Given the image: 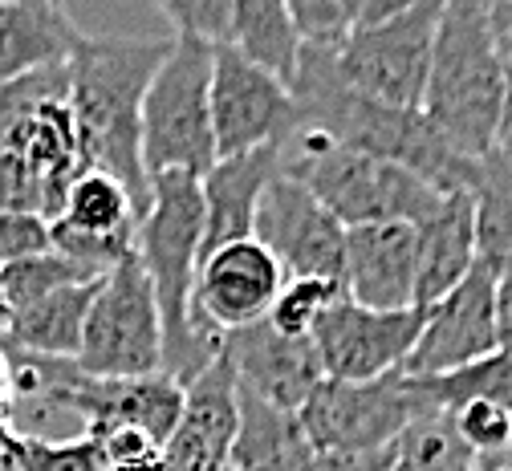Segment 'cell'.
Returning <instances> with one entry per match:
<instances>
[{"label":"cell","mask_w":512,"mask_h":471,"mask_svg":"<svg viewBox=\"0 0 512 471\" xmlns=\"http://www.w3.org/2000/svg\"><path fill=\"white\" fill-rule=\"evenodd\" d=\"M342 289L366 309H415V224L346 228Z\"/></svg>","instance_id":"17"},{"label":"cell","mask_w":512,"mask_h":471,"mask_svg":"<svg viewBox=\"0 0 512 471\" xmlns=\"http://www.w3.org/2000/svg\"><path fill=\"white\" fill-rule=\"evenodd\" d=\"M17 427H13V390H9V370L5 358H0V451H13L17 443Z\"/></svg>","instance_id":"38"},{"label":"cell","mask_w":512,"mask_h":471,"mask_svg":"<svg viewBox=\"0 0 512 471\" xmlns=\"http://www.w3.org/2000/svg\"><path fill=\"white\" fill-rule=\"evenodd\" d=\"M476 195V260L500 277L512 268V167L500 155H484L472 179Z\"/></svg>","instance_id":"24"},{"label":"cell","mask_w":512,"mask_h":471,"mask_svg":"<svg viewBox=\"0 0 512 471\" xmlns=\"http://www.w3.org/2000/svg\"><path fill=\"white\" fill-rule=\"evenodd\" d=\"M74 362L94 378L163 374V321L139 256H126L98 281Z\"/></svg>","instance_id":"7"},{"label":"cell","mask_w":512,"mask_h":471,"mask_svg":"<svg viewBox=\"0 0 512 471\" xmlns=\"http://www.w3.org/2000/svg\"><path fill=\"white\" fill-rule=\"evenodd\" d=\"M49 248H53L49 220L21 216V212H0V268L17 264V260H29V256H41Z\"/></svg>","instance_id":"33"},{"label":"cell","mask_w":512,"mask_h":471,"mask_svg":"<svg viewBox=\"0 0 512 471\" xmlns=\"http://www.w3.org/2000/svg\"><path fill=\"white\" fill-rule=\"evenodd\" d=\"M346 289L338 281H322V277H285L273 309H269V325L289 333V338H309L317 329V321L326 317V309L342 297Z\"/></svg>","instance_id":"28"},{"label":"cell","mask_w":512,"mask_h":471,"mask_svg":"<svg viewBox=\"0 0 512 471\" xmlns=\"http://www.w3.org/2000/svg\"><path fill=\"white\" fill-rule=\"evenodd\" d=\"M86 281H98L90 268H82L78 260L61 256V252H41V256H29V260H17V264H5L0 268V301L9 309H25L57 289H70V285H86Z\"/></svg>","instance_id":"27"},{"label":"cell","mask_w":512,"mask_h":471,"mask_svg":"<svg viewBox=\"0 0 512 471\" xmlns=\"http://www.w3.org/2000/svg\"><path fill=\"white\" fill-rule=\"evenodd\" d=\"M82 37L86 33L66 13V0H9V5H0V86L70 61Z\"/></svg>","instance_id":"19"},{"label":"cell","mask_w":512,"mask_h":471,"mask_svg":"<svg viewBox=\"0 0 512 471\" xmlns=\"http://www.w3.org/2000/svg\"><path fill=\"white\" fill-rule=\"evenodd\" d=\"M285 5H289V17H293L301 41L338 45L346 37V21H342L338 0H285Z\"/></svg>","instance_id":"34"},{"label":"cell","mask_w":512,"mask_h":471,"mask_svg":"<svg viewBox=\"0 0 512 471\" xmlns=\"http://www.w3.org/2000/svg\"><path fill=\"white\" fill-rule=\"evenodd\" d=\"M391 447L358 451V455H317L309 471H391Z\"/></svg>","instance_id":"36"},{"label":"cell","mask_w":512,"mask_h":471,"mask_svg":"<svg viewBox=\"0 0 512 471\" xmlns=\"http://www.w3.org/2000/svg\"><path fill=\"white\" fill-rule=\"evenodd\" d=\"M496 333H500V350L512 354V268L496 277Z\"/></svg>","instance_id":"37"},{"label":"cell","mask_w":512,"mask_h":471,"mask_svg":"<svg viewBox=\"0 0 512 471\" xmlns=\"http://www.w3.org/2000/svg\"><path fill=\"white\" fill-rule=\"evenodd\" d=\"M289 90L297 98L305 130H322L326 139H334L350 151L399 163V167L415 171L419 179H427L443 195L447 191H472L480 159H464L460 151L447 147L439 139V130L423 118V110L382 106V102L358 94L338 74L334 45L301 41Z\"/></svg>","instance_id":"1"},{"label":"cell","mask_w":512,"mask_h":471,"mask_svg":"<svg viewBox=\"0 0 512 471\" xmlns=\"http://www.w3.org/2000/svg\"><path fill=\"white\" fill-rule=\"evenodd\" d=\"M415 5H423V0H338L346 29H358V25H374V21L399 17V13L415 9Z\"/></svg>","instance_id":"35"},{"label":"cell","mask_w":512,"mask_h":471,"mask_svg":"<svg viewBox=\"0 0 512 471\" xmlns=\"http://www.w3.org/2000/svg\"><path fill=\"white\" fill-rule=\"evenodd\" d=\"M98 281L57 289V293L25 305V309H13V329H9V346L5 350L41 354V358H78L82 325H86V313H90Z\"/></svg>","instance_id":"22"},{"label":"cell","mask_w":512,"mask_h":471,"mask_svg":"<svg viewBox=\"0 0 512 471\" xmlns=\"http://www.w3.org/2000/svg\"><path fill=\"white\" fill-rule=\"evenodd\" d=\"M500 350L496 333V277L476 260L472 273L435 305L423 309L419 342L403 366L407 378H431L480 362Z\"/></svg>","instance_id":"14"},{"label":"cell","mask_w":512,"mask_h":471,"mask_svg":"<svg viewBox=\"0 0 512 471\" xmlns=\"http://www.w3.org/2000/svg\"><path fill=\"white\" fill-rule=\"evenodd\" d=\"M492 37H496V49L512 74V5L508 0H492Z\"/></svg>","instance_id":"39"},{"label":"cell","mask_w":512,"mask_h":471,"mask_svg":"<svg viewBox=\"0 0 512 471\" xmlns=\"http://www.w3.org/2000/svg\"><path fill=\"white\" fill-rule=\"evenodd\" d=\"M212 45L196 37H171V49L155 70L143 114H139V147L147 175L183 171L204 179L216 163L212 139Z\"/></svg>","instance_id":"6"},{"label":"cell","mask_w":512,"mask_h":471,"mask_svg":"<svg viewBox=\"0 0 512 471\" xmlns=\"http://www.w3.org/2000/svg\"><path fill=\"white\" fill-rule=\"evenodd\" d=\"M13 459L21 471H106L102 443L90 435L78 439H41V435H17Z\"/></svg>","instance_id":"30"},{"label":"cell","mask_w":512,"mask_h":471,"mask_svg":"<svg viewBox=\"0 0 512 471\" xmlns=\"http://www.w3.org/2000/svg\"><path fill=\"white\" fill-rule=\"evenodd\" d=\"M281 171V147H261L248 155L216 159L212 171L200 179L204 191V256L220 244L248 240L256 204L269 179Z\"/></svg>","instance_id":"20"},{"label":"cell","mask_w":512,"mask_h":471,"mask_svg":"<svg viewBox=\"0 0 512 471\" xmlns=\"http://www.w3.org/2000/svg\"><path fill=\"white\" fill-rule=\"evenodd\" d=\"M236 423H240V386L224 354H216L208 370H200L183 386L179 419L159 447L163 471H228Z\"/></svg>","instance_id":"16"},{"label":"cell","mask_w":512,"mask_h":471,"mask_svg":"<svg viewBox=\"0 0 512 471\" xmlns=\"http://www.w3.org/2000/svg\"><path fill=\"white\" fill-rule=\"evenodd\" d=\"M66 195L49 187L21 155L0 151V212H21V216H41L57 220Z\"/></svg>","instance_id":"31"},{"label":"cell","mask_w":512,"mask_h":471,"mask_svg":"<svg viewBox=\"0 0 512 471\" xmlns=\"http://www.w3.org/2000/svg\"><path fill=\"white\" fill-rule=\"evenodd\" d=\"M151 5L171 21L175 37H196L208 45L228 41L232 0H151Z\"/></svg>","instance_id":"32"},{"label":"cell","mask_w":512,"mask_h":471,"mask_svg":"<svg viewBox=\"0 0 512 471\" xmlns=\"http://www.w3.org/2000/svg\"><path fill=\"white\" fill-rule=\"evenodd\" d=\"M0 5H9V0H0Z\"/></svg>","instance_id":"44"},{"label":"cell","mask_w":512,"mask_h":471,"mask_svg":"<svg viewBox=\"0 0 512 471\" xmlns=\"http://www.w3.org/2000/svg\"><path fill=\"white\" fill-rule=\"evenodd\" d=\"M504 90L508 65L492 37V0H443L431 41L423 118L452 151L484 159L492 155Z\"/></svg>","instance_id":"4"},{"label":"cell","mask_w":512,"mask_h":471,"mask_svg":"<svg viewBox=\"0 0 512 471\" xmlns=\"http://www.w3.org/2000/svg\"><path fill=\"white\" fill-rule=\"evenodd\" d=\"M476 268V195L447 191L415 224V309L435 305Z\"/></svg>","instance_id":"18"},{"label":"cell","mask_w":512,"mask_h":471,"mask_svg":"<svg viewBox=\"0 0 512 471\" xmlns=\"http://www.w3.org/2000/svg\"><path fill=\"white\" fill-rule=\"evenodd\" d=\"M0 471H21L17 459H13V451H0Z\"/></svg>","instance_id":"42"},{"label":"cell","mask_w":512,"mask_h":471,"mask_svg":"<svg viewBox=\"0 0 512 471\" xmlns=\"http://www.w3.org/2000/svg\"><path fill=\"white\" fill-rule=\"evenodd\" d=\"M110 471H163V463H159V459H151V463H135V467H110Z\"/></svg>","instance_id":"41"},{"label":"cell","mask_w":512,"mask_h":471,"mask_svg":"<svg viewBox=\"0 0 512 471\" xmlns=\"http://www.w3.org/2000/svg\"><path fill=\"white\" fill-rule=\"evenodd\" d=\"M317 459L297 411L240 390V423L228 455V471H309Z\"/></svg>","instance_id":"21"},{"label":"cell","mask_w":512,"mask_h":471,"mask_svg":"<svg viewBox=\"0 0 512 471\" xmlns=\"http://www.w3.org/2000/svg\"><path fill=\"white\" fill-rule=\"evenodd\" d=\"M391 471H476L472 451L456 435L452 411L427 407L407 423L391 447Z\"/></svg>","instance_id":"25"},{"label":"cell","mask_w":512,"mask_h":471,"mask_svg":"<svg viewBox=\"0 0 512 471\" xmlns=\"http://www.w3.org/2000/svg\"><path fill=\"white\" fill-rule=\"evenodd\" d=\"M135 256L151 277L163 321V378L187 386L220 354V338L191 313L196 268L204 260V191L196 175H151V199L135 228Z\"/></svg>","instance_id":"3"},{"label":"cell","mask_w":512,"mask_h":471,"mask_svg":"<svg viewBox=\"0 0 512 471\" xmlns=\"http://www.w3.org/2000/svg\"><path fill=\"white\" fill-rule=\"evenodd\" d=\"M228 45L240 49L248 61L265 65L281 82H293L301 33L289 17L285 0H232V25Z\"/></svg>","instance_id":"23"},{"label":"cell","mask_w":512,"mask_h":471,"mask_svg":"<svg viewBox=\"0 0 512 471\" xmlns=\"http://www.w3.org/2000/svg\"><path fill=\"white\" fill-rule=\"evenodd\" d=\"M220 354L232 366L240 390L256 394L261 402H273L281 411H301L313 398V390L326 382L313 342L273 329L269 317L224 333Z\"/></svg>","instance_id":"15"},{"label":"cell","mask_w":512,"mask_h":471,"mask_svg":"<svg viewBox=\"0 0 512 471\" xmlns=\"http://www.w3.org/2000/svg\"><path fill=\"white\" fill-rule=\"evenodd\" d=\"M407 382L423 402L443 407V411L480 398V402H496V407H504L512 415V354H504V350H496L480 362H468L460 370L431 374V378H407Z\"/></svg>","instance_id":"26"},{"label":"cell","mask_w":512,"mask_h":471,"mask_svg":"<svg viewBox=\"0 0 512 471\" xmlns=\"http://www.w3.org/2000/svg\"><path fill=\"white\" fill-rule=\"evenodd\" d=\"M281 175L313 191L342 228L423 224L443 199V191H435L415 171L350 151L326 139L322 130H305V126H297L289 143L281 147Z\"/></svg>","instance_id":"5"},{"label":"cell","mask_w":512,"mask_h":471,"mask_svg":"<svg viewBox=\"0 0 512 471\" xmlns=\"http://www.w3.org/2000/svg\"><path fill=\"white\" fill-rule=\"evenodd\" d=\"M208 110H212L216 159L248 155L261 147H285L289 134L301 126V110L289 82L269 74L265 65L248 61L228 41L212 45Z\"/></svg>","instance_id":"9"},{"label":"cell","mask_w":512,"mask_h":471,"mask_svg":"<svg viewBox=\"0 0 512 471\" xmlns=\"http://www.w3.org/2000/svg\"><path fill=\"white\" fill-rule=\"evenodd\" d=\"M423 329V309H366L346 293L326 309L309 333L322 362V374L334 382H370L407 366Z\"/></svg>","instance_id":"11"},{"label":"cell","mask_w":512,"mask_h":471,"mask_svg":"<svg viewBox=\"0 0 512 471\" xmlns=\"http://www.w3.org/2000/svg\"><path fill=\"white\" fill-rule=\"evenodd\" d=\"M423 407L427 402L411 390L407 374L395 370L370 382L326 378L297 415L317 455H358L391 447Z\"/></svg>","instance_id":"10"},{"label":"cell","mask_w":512,"mask_h":471,"mask_svg":"<svg viewBox=\"0 0 512 471\" xmlns=\"http://www.w3.org/2000/svg\"><path fill=\"white\" fill-rule=\"evenodd\" d=\"M504 467L512 471V439H508V451H504Z\"/></svg>","instance_id":"43"},{"label":"cell","mask_w":512,"mask_h":471,"mask_svg":"<svg viewBox=\"0 0 512 471\" xmlns=\"http://www.w3.org/2000/svg\"><path fill=\"white\" fill-rule=\"evenodd\" d=\"M443 0H423V5L346 29V37L334 45L338 74L366 98L399 110H423L427 74H431V41Z\"/></svg>","instance_id":"8"},{"label":"cell","mask_w":512,"mask_h":471,"mask_svg":"<svg viewBox=\"0 0 512 471\" xmlns=\"http://www.w3.org/2000/svg\"><path fill=\"white\" fill-rule=\"evenodd\" d=\"M492 155H500L512 167V74H508V90H504V110L496 122V139H492Z\"/></svg>","instance_id":"40"},{"label":"cell","mask_w":512,"mask_h":471,"mask_svg":"<svg viewBox=\"0 0 512 471\" xmlns=\"http://www.w3.org/2000/svg\"><path fill=\"white\" fill-rule=\"evenodd\" d=\"M452 423H456V435L464 439V447L472 451L476 467H504V451H508V439H512V415L496 402H460L452 407Z\"/></svg>","instance_id":"29"},{"label":"cell","mask_w":512,"mask_h":471,"mask_svg":"<svg viewBox=\"0 0 512 471\" xmlns=\"http://www.w3.org/2000/svg\"><path fill=\"white\" fill-rule=\"evenodd\" d=\"M285 285V268L277 256L256 240H232L212 248L196 268V289H191V313L216 338L244 325L265 321L277 293Z\"/></svg>","instance_id":"13"},{"label":"cell","mask_w":512,"mask_h":471,"mask_svg":"<svg viewBox=\"0 0 512 471\" xmlns=\"http://www.w3.org/2000/svg\"><path fill=\"white\" fill-rule=\"evenodd\" d=\"M167 49L171 37H82L70 53V110L86 171L114 175L143 212L151 175L139 147V114Z\"/></svg>","instance_id":"2"},{"label":"cell","mask_w":512,"mask_h":471,"mask_svg":"<svg viewBox=\"0 0 512 471\" xmlns=\"http://www.w3.org/2000/svg\"><path fill=\"white\" fill-rule=\"evenodd\" d=\"M252 236L277 256L285 277H322L342 285L346 228L297 179L281 171L269 179V187L261 191V204H256Z\"/></svg>","instance_id":"12"}]
</instances>
